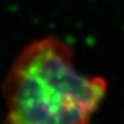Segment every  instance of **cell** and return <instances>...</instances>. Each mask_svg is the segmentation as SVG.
Segmentation results:
<instances>
[{"label":"cell","mask_w":124,"mask_h":124,"mask_svg":"<svg viewBox=\"0 0 124 124\" xmlns=\"http://www.w3.org/2000/svg\"><path fill=\"white\" fill-rule=\"evenodd\" d=\"M107 92L106 79L78 69L67 41L42 36L22 49L2 82L4 124H90Z\"/></svg>","instance_id":"cell-1"}]
</instances>
